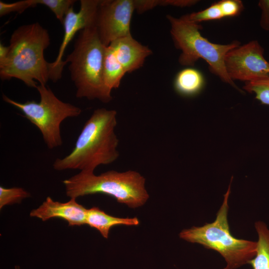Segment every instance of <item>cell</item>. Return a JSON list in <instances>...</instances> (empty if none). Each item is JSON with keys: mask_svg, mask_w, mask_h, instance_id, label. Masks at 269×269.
<instances>
[{"mask_svg": "<svg viewBox=\"0 0 269 269\" xmlns=\"http://www.w3.org/2000/svg\"><path fill=\"white\" fill-rule=\"evenodd\" d=\"M8 46H4L0 43V61L3 60L7 56L8 53Z\"/></svg>", "mask_w": 269, "mask_h": 269, "instance_id": "d4e9b609", "label": "cell"}, {"mask_svg": "<svg viewBox=\"0 0 269 269\" xmlns=\"http://www.w3.org/2000/svg\"><path fill=\"white\" fill-rule=\"evenodd\" d=\"M166 18L170 24V32L174 46L181 51L178 58L180 65L192 67L202 59L208 63L212 74L242 92L228 76L224 63L226 54L240 46V41L234 40L227 44L214 43L202 36V27L199 23L189 21L182 16L177 18L168 14Z\"/></svg>", "mask_w": 269, "mask_h": 269, "instance_id": "5b68a950", "label": "cell"}, {"mask_svg": "<svg viewBox=\"0 0 269 269\" xmlns=\"http://www.w3.org/2000/svg\"><path fill=\"white\" fill-rule=\"evenodd\" d=\"M30 196V193L22 188H6L0 186V209L5 205L20 203L23 199Z\"/></svg>", "mask_w": 269, "mask_h": 269, "instance_id": "ac0fdd59", "label": "cell"}, {"mask_svg": "<svg viewBox=\"0 0 269 269\" xmlns=\"http://www.w3.org/2000/svg\"><path fill=\"white\" fill-rule=\"evenodd\" d=\"M230 192L231 184L214 222L184 229L179 233L183 240L218 252L226 262L223 269H236L248 264L255 256L257 246V242L238 239L231 233L227 217Z\"/></svg>", "mask_w": 269, "mask_h": 269, "instance_id": "8992f818", "label": "cell"}, {"mask_svg": "<svg viewBox=\"0 0 269 269\" xmlns=\"http://www.w3.org/2000/svg\"><path fill=\"white\" fill-rule=\"evenodd\" d=\"M36 5L35 0H22L10 3L0 0V16L1 17L13 12L21 13L26 9Z\"/></svg>", "mask_w": 269, "mask_h": 269, "instance_id": "ffe728a7", "label": "cell"}, {"mask_svg": "<svg viewBox=\"0 0 269 269\" xmlns=\"http://www.w3.org/2000/svg\"><path fill=\"white\" fill-rule=\"evenodd\" d=\"M204 83L203 75L199 70L188 67L177 73L174 81V88L181 96L192 97L201 91Z\"/></svg>", "mask_w": 269, "mask_h": 269, "instance_id": "5bb4252c", "label": "cell"}, {"mask_svg": "<svg viewBox=\"0 0 269 269\" xmlns=\"http://www.w3.org/2000/svg\"><path fill=\"white\" fill-rule=\"evenodd\" d=\"M117 124L115 110H94L85 122L72 151L62 158H57L53 168L94 172L98 166L114 162L119 156V140L115 133Z\"/></svg>", "mask_w": 269, "mask_h": 269, "instance_id": "6da1fadb", "label": "cell"}, {"mask_svg": "<svg viewBox=\"0 0 269 269\" xmlns=\"http://www.w3.org/2000/svg\"><path fill=\"white\" fill-rule=\"evenodd\" d=\"M135 10L139 13H142L156 6V0H134Z\"/></svg>", "mask_w": 269, "mask_h": 269, "instance_id": "cb8c5ba5", "label": "cell"}, {"mask_svg": "<svg viewBox=\"0 0 269 269\" xmlns=\"http://www.w3.org/2000/svg\"><path fill=\"white\" fill-rule=\"evenodd\" d=\"M50 44L47 29L38 22L21 25L12 33L5 58L0 61V78H16L36 89L50 80V63L44 51Z\"/></svg>", "mask_w": 269, "mask_h": 269, "instance_id": "7a4b0ae2", "label": "cell"}, {"mask_svg": "<svg viewBox=\"0 0 269 269\" xmlns=\"http://www.w3.org/2000/svg\"><path fill=\"white\" fill-rule=\"evenodd\" d=\"M151 50L131 35L116 40L105 47L104 68L108 73L124 76L141 67Z\"/></svg>", "mask_w": 269, "mask_h": 269, "instance_id": "30bf717a", "label": "cell"}, {"mask_svg": "<svg viewBox=\"0 0 269 269\" xmlns=\"http://www.w3.org/2000/svg\"><path fill=\"white\" fill-rule=\"evenodd\" d=\"M15 269H20L19 267L16 266Z\"/></svg>", "mask_w": 269, "mask_h": 269, "instance_id": "484cf974", "label": "cell"}, {"mask_svg": "<svg viewBox=\"0 0 269 269\" xmlns=\"http://www.w3.org/2000/svg\"><path fill=\"white\" fill-rule=\"evenodd\" d=\"M87 210L77 203L75 198L61 203L47 197L40 206L30 212V216L38 218L43 221L58 218L66 221L69 226H81L86 224Z\"/></svg>", "mask_w": 269, "mask_h": 269, "instance_id": "7c38bea8", "label": "cell"}, {"mask_svg": "<svg viewBox=\"0 0 269 269\" xmlns=\"http://www.w3.org/2000/svg\"><path fill=\"white\" fill-rule=\"evenodd\" d=\"M226 72L234 81L245 83L269 78V61L257 40H252L230 50L224 60Z\"/></svg>", "mask_w": 269, "mask_h": 269, "instance_id": "ba28073f", "label": "cell"}, {"mask_svg": "<svg viewBox=\"0 0 269 269\" xmlns=\"http://www.w3.org/2000/svg\"><path fill=\"white\" fill-rule=\"evenodd\" d=\"M199 1L198 0H157V6L185 7L194 5Z\"/></svg>", "mask_w": 269, "mask_h": 269, "instance_id": "603a6c76", "label": "cell"}, {"mask_svg": "<svg viewBox=\"0 0 269 269\" xmlns=\"http://www.w3.org/2000/svg\"><path fill=\"white\" fill-rule=\"evenodd\" d=\"M182 16L189 21L197 23L202 21L224 18L218 1L213 3L203 10L186 14Z\"/></svg>", "mask_w": 269, "mask_h": 269, "instance_id": "2e32d148", "label": "cell"}, {"mask_svg": "<svg viewBox=\"0 0 269 269\" xmlns=\"http://www.w3.org/2000/svg\"><path fill=\"white\" fill-rule=\"evenodd\" d=\"M36 89L40 101H15L4 94L2 100L19 110L23 116L40 131L47 147L53 149L63 143L60 125L68 118L79 116L82 110L72 104L60 100L46 85L38 84Z\"/></svg>", "mask_w": 269, "mask_h": 269, "instance_id": "52a82bcc", "label": "cell"}, {"mask_svg": "<svg viewBox=\"0 0 269 269\" xmlns=\"http://www.w3.org/2000/svg\"><path fill=\"white\" fill-rule=\"evenodd\" d=\"M86 224L98 230L103 237L107 239L111 229L117 225L136 226L139 224L136 218H122L107 214L98 207L87 210Z\"/></svg>", "mask_w": 269, "mask_h": 269, "instance_id": "4fadbf2b", "label": "cell"}, {"mask_svg": "<svg viewBox=\"0 0 269 269\" xmlns=\"http://www.w3.org/2000/svg\"><path fill=\"white\" fill-rule=\"evenodd\" d=\"M100 0H81L80 9L75 12L72 7L65 16L64 35L55 60L50 62V80L56 82L62 77L66 63L63 60L65 50L75 34L83 29L96 25Z\"/></svg>", "mask_w": 269, "mask_h": 269, "instance_id": "8fae6325", "label": "cell"}, {"mask_svg": "<svg viewBox=\"0 0 269 269\" xmlns=\"http://www.w3.org/2000/svg\"><path fill=\"white\" fill-rule=\"evenodd\" d=\"M134 10V0H100L96 26L105 46L131 35V22Z\"/></svg>", "mask_w": 269, "mask_h": 269, "instance_id": "9c48e42d", "label": "cell"}, {"mask_svg": "<svg viewBox=\"0 0 269 269\" xmlns=\"http://www.w3.org/2000/svg\"><path fill=\"white\" fill-rule=\"evenodd\" d=\"M255 227L258 235L255 256L248 264L253 269H269V229L262 221H257Z\"/></svg>", "mask_w": 269, "mask_h": 269, "instance_id": "9a60e30c", "label": "cell"}, {"mask_svg": "<svg viewBox=\"0 0 269 269\" xmlns=\"http://www.w3.org/2000/svg\"><path fill=\"white\" fill-rule=\"evenodd\" d=\"M145 181L144 177L134 170L123 172L110 170L98 175L93 172L81 171L63 183L66 195L71 198L102 193L135 208L142 206L149 198Z\"/></svg>", "mask_w": 269, "mask_h": 269, "instance_id": "277c9868", "label": "cell"}, {"mask_svg": "<svg viewBox=\"0 0 269 269\" xmlns=\"http://www.w3.org/2000/svg\"><path fill=\"white\" fill-rule=\"evenodd\" d=\"M218 2L224 17L238 16L244 9L243 3L240 0H222Z\"/></svg>", "mask_w": 269, "mask_h": 269, "instance_id": "44dd1931", "label": "cell"}, {"mask_svg": "<svg viewBox=\"0 0 269 269\" xmlns=\"http://www.w3.org/2000/svg\"><path fill=\"white\" fill-rule=\"evenodd\" d=\"M258 6L261 11L260 25L263 30L269 31V0H260Z\"/></svg>", "mask_w": 269, "mask_h": 269, "instance_id": "7402d4cb", "label": "cell"}, {"mask_svg": "<svg viewBox=\"0 0 269 269\" xmlns=\"http://www.w3.org/2000/svg\"><path fill=\"white\" fill-rule=\"evenodd\" d=\"M243 89L250 93L254 94L256 99L262 104L269 106V78L246 82Z\"/></svg>", "mask_w": 269, "mask_h": 269, "instance_id": "e0dca14e", "label": "cell"}, {"mask_svg": "<svg viewBox=\"0 0 269 269\" xmlns=\"http://www.w3.org/2000/svg\"><path fill=\"white\" fill-rule=\"evenodd\" d=\"M36 4H42L48 7L56 18L63 24L64 17L69 10L76 1L74 0H35Z\"/></svg>", "mask_w": 269, "mask_h": 269, "instance_id": "d6986e66", "label": "cell"}, {"mask_svg": "<svg viewBox=\"0 0 269 269\" xmlns=\"http://www.w3.org/2000/svg\"><path fill=\"white\" fill-rule=\"evenodd\" d=\"M105 46L96 25L79 32L72 51L64 60L75 86L78 98L97 99L107 103L113 99L104 80Z\"/></svg>", "mask_w": 269, "mask_h": 269, "instance_id": "3957f363", "label": "cell"}]
</instances>
